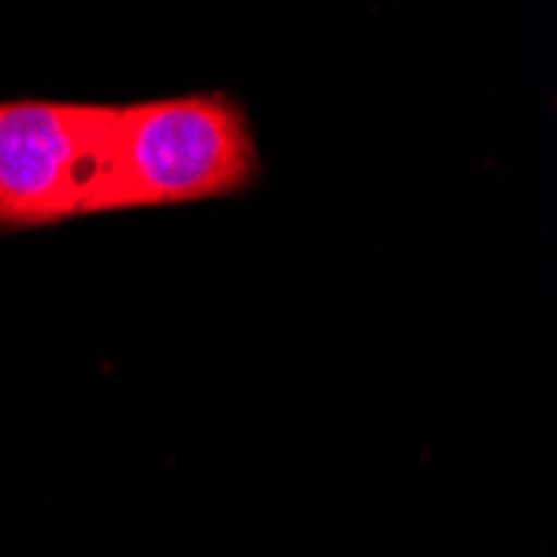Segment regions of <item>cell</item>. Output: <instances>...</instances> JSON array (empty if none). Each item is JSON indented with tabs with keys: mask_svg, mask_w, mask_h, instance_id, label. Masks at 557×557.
<instances>
[{
	"mask_svg": "<svg viewBox=\"0 0 557 557\" xmlns=\"http://www.w3.org/2000/svg\"><path fill=\"white\" fill-rule=\"evenodd\" d=\"M264 177L247 108L231 90L117 104L90 218L240 197Z\"/></svg>",
	"mask_w": 557,
	"mask_h": 557,
	"instance_id": "1",
	"label": "cell"
},
{
	"mask_svg": "<svg viewBox=\"0 0 557 557\" xmlns=\"http://www.w3.org/2000/svg\"><path fill=\"white\" fill-rule=\"evenodd\" d=\"M114 114L94 100H0V234L90 218Z\"/></svg>",
	"mask_w": 557,
	"mask_h": 557,
	"instance_id": "2",
	"label": "cell"
}]
</instances>
